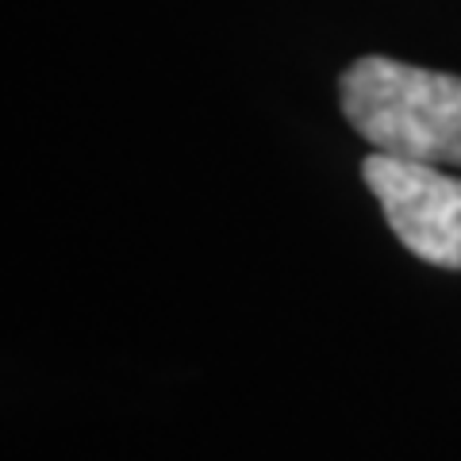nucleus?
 <instances>
[{
  "label": "nucleus",
  "mask_w": 461,
  "mask_h": 461,
  "mask_svg": "<svg viewBox=\"0 0 461 461\" xmlns=\"http://www.w3.org/2000/svg\"><path fill=\"white\" fill-rule=\"evenodd\" d=\"M350 127L377 154L461 169V77L362 58L339 81Z\"/></svg>",
  "instance_id": "nucleus-1"
},
{
  "label": "nucleus",
  "mask_w": 461,
  "mask_h": 461,
  "mask_svg": "<svg viewBox=\"0 0 461 461\" xmlns=\"http://www.w3.org/2000/svg\"><path fill=\"white\" fill-rule=\"evenodd\" d=\"M362 177L403 247L430 266L461 269V177L377 150L366 158Z\"/></svg>",
  "instance_id": "nucleus-2"
}]
</instances>
